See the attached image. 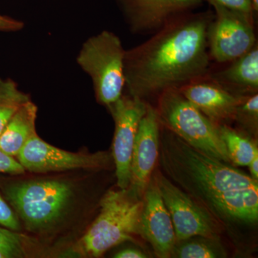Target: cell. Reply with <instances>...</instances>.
Here are the masks:
<instances>
[{
	"label": "cell",
	"instance_id": "603a6c76",
	"mask_svg": "<svg viewBox=\"0 0 258 258\" xmlns=\"http://www.w3.org/2000/svg\"><path fill=\"white\" fill-rule=\"evenodd\" d=\"M0 226L10 230L18 232L21 225L14 210L0 195Z\"/></svg>",
	"mask_w": 258,
	"mask_h": 258
},
{
	"label": "cell",
	"instance_id": "ac0fdd59",
	"mask_svg": "<svg viewBox=\"0 0 258 258\" xmlns=\"http://www.w3.org/2000/svg\"><path fill=\"white\" fill-rule=\"evenodd\" d=\"M218 127L232 164L248 166L258 154L257 144L252 137L242 131L232 128L228 124H220Z\"/></svg>",
	"mask_w": 258,
	"mask_h": 258
},
{
	"label": "cell",
	"instance_id": "5b68a950",
	"mask_svg": "<svg viewBox=\"0 0 258 258\" xmlns=\"http://www.w3.org/2000/svg\"><path fill=\"white\" fill-rule=\"evenodd\" d=\"M154 108L161 127L210 157L232 164L218 124L188 101L179 88H171L159 95Z\"/></svg>",
	"mask_w": 258,
	"mask_h": 258
},
{
	"label": "cell",
	"instance_id": "9a60e30c",
	"mask_svg": "<svg viewBox=\"0 0 258 258\" xmlns=\"http://www.w3.org/2000/svg\"><path fill=\"white\" fill-rule=\"evenodd\" d=\"M223 69L209 73L208 76L237 96L254 94L258 91L257 43Z\"/></svg>",
	"mask_w": 258,
	"mask_h": 258
},
{
	"label": "cell",
	"instance_id": "44dd1931",
	"mask_svg": "<svg viewBox=\"0 0 258 258\" xmlns=\"http://www.w3.org/2000/svg\"><path fill=\"white\" fill-rule=\"evenodd\" d=\"M233 121L241 131L250 137H257L258 132V94L242 96L236 108Z\"/></svg>",
	"mask_w": 258,
	"mask_h": 258
},
{
	"label": "cell",
	"instance_id": "4316f807",
	"mask_svg": "<svg viewBox=\"0 0 258 258\" xmlns=\"http://www.w3.org/2000/svg\"><path fill=\"white\" fill-rule=\"evenodd\" d=\"M115 258H146L147 256L142 251L137 249H125L117 252L113 256Z\"/></svg>",
	"mask_w": 258,
	"mask_h": 258
},
{
	"label": "cell",
	"instance_id": "484cf974",
	"mask_svg": "<svg viewBox=\"0 0 258 258\" xmlns=\"http://www.w3.org/2000/svg\"><path fill=\"white\" fill-rule=\"evenodd\" d=\"M24 28V23L20 20L0 15V31H19Z\"/></svg>",
	"mask_w": 258,
	"mask_h": 258
},
{
	"label": "cell",
	"instance_id": "8992f818",
	"mask_svg": "<svg viewBox=\"0 0 258 258\" xmlns=\"http://www.w3.org/2000/svg\"><path fill=\"white\" fill-rule=\"evenodd\" d=\"M125 54L118 35L103 30L83 43L76 58L92 80L97 101L107 107L123 95Z\"/></svg>",
	"mask_w": 258,
	"mask_h": 258
},
{
	"label": "cell",
	"instance_id": "d6986e66",
	"mask_svg": "<svg viewBox=\"0 0 258 258\" xmlns=\"http://www.w3.org/2000/svg\"><path fill=\"white\" fill-rule=\"evenodd\" d=\"M227 256L220 237L196 235L176 241L171 257L222 258Z\"/></svg>",
	"mask_w": 258,
	"mask_h": 258
},
{
	"label": "cell",
	"instance_id": "e0dca14e",
	"mask_svg": "<svg viewBox=\"0 0 258 258\" xmlns=\"http://www.w3.org/2000/svg\"><path fill=\"white\" fill-rule=\"evenodd\" d=\"M37 107L31 101L20 107L0 134V150L16 158L27 142L37 134Z\"/></svg>",
	"mask_w": 258,
	"mask_h": 258
},
{
	"label": "cell",
	"instance_id": "7c38bea8",
	"mask_svg": "<svg viewBox=\"0 0 258 258\" xmlns=\"http://www.w3.org/2000/svg\"><path fill=\"white\" fill-rule=\"evenodd\" d=\"M161 125L155 108L148 103L147 112L141 120L131 162L128 189L143 199L159 156Z\"/></svg>",
	"mask_w": 258,
	"mask_h": 258
},
{
	"label": "cell",
	"instance_id": "8fae6325",
	"mask_svg": "<svg viewBox=\"0 0 258 258\" xmlns=\"http://www.w3.org/2000/svg\"><path fill=\"white\" fill-rule=\"evenodd\" d=\"M129 30L152 35L173 20L195 12L203 0H117Z\"/></svg>",
	"mask_w": 258,
	"mask_h": 258
},
{
	"label": "cell",
	"instance_id": "30bf717a",
	"mask_svg": "<svg viewBox=\"0 0 258 258\" xmlns=\"http://www.w3.org/2000/svg\"><path fill=\"white\" fill-rule=\"evenodd\" d=\"M147 102L130 95H122L108 106L115 122L113 161L117 185L127 189L130 183L131 162L139 123L147 112Z\"/></svg>",
	"mask_w": 258,
	"mask_h": 258
},
{
	"label": "cell",
	"instance_id": "5bb4252c",
	"mask_svg": "<svg viewBox=\"0 0 258 258\" xmlns=\"http://www.w3.org/2000/svg\"><path fill=\"white\" fill-rule=\"evenodd\" d=\"M179 90L199 111L218 125L233 121L236 108L242 97L229 92L208 76L184 85Z\"/></svg>",
	"mask_w": 258,
	"mask_h": 258
},
{
	"label": "cell",
	"instance_id": "2e32d148",
	"mask_svg": "<svg viewBox=\"0 0 258 258\" xmlns=\"http://www.w3.org/2000/svg\"><path fill=\"white\" fill-rule=\"evenodd\" d=\"M204 205L220 220L254 223L258 218V185L217 194Z\"/></svg>",
	"mask_w": 258,
	"mask_h": 258
},
{
	"label": "cell",
	"instance_id": "52a82bcc",
	"mask_svg": "<svg viewBox=\"0 0 258 258\" xmlns=\"http://www.w3.org/2000/svg\"><path fill=\"white\" fill-rule=\"evenodd\" d=\"M152 176L170 215L176 241L196 235L220 237L223 226L206 206L178 187L161 171Z\"/></svg>",
	"mask_w": 258,
	"mask_h": 258
},
{
	"label": "cell",
	"instance_id": "ffe728a7",
	"mask_svg": "<svg viewBox=\"0 0 258 258\" xmlns=\"http://www.w3.org/2000/svg\"><path fill=\"white\" fill-rule=\"evenodd\" d=\"M30 101V96L20 91L15 81L0 78V134L19 108Z\"/></svg>",
	"mask_w": 258,
	"mask_h": 258
},
{
	"label": "cell",
	"instance_id": "3957f363",
	"mask_svg": "<svg viewBox=\"0 0 258 258\" xmlns=\"http://www.w3.org/2000/svg\"><path fill=\"white\" fill-rule=\"evenodd\" d=\"M5 195L27 230H52L67 215L75 200L74 185L66 180H26L7 186Z\"/></svg>",
	"mask_w": 258,
	"mask_h": 258
},
{
	"label": "cell",
	"instance_id": "9c48e42d",
	"mask_svg": "<svg viewBox=\"0 0 258 258\" xmlns=\"http://www.w3.org/2000/svg\"><path fill=\"white\" fill-rule=\"evenodd\" d=\"M25 170L49 173L75 169H103L110 165L109 154L104 152L74 153L47 144L35 134L16 157Z\"/></svg>",
	"mask_w": 258,
	"mask_h": 258
},
{
	"label": "cell",
	"instance_id": "83f0119b",
	"mask_svg": "<svg viewBox=\"0 0 258 258\" xmlns=\"http://www.w3.org/2000/svg\"><path fill=\"white\" fill-rule=\"evenodd\" d=\"M250 176L255 181H258V154L254 156L248 164Z\"/></svg>",
	"mask_w": 258,
	"mask_h": 258
},
{
	"label": "cell",
	"instance_id": "f546056e",
	"mask_svg": "<svg viewBox=\"0 0 258 258\" xmlns=\"http://www.w3.org/2000/svg\"><path fill=\"white\" fill-rule=\"evenodd\" d=\"M0 258H9V257H8V254L0 250Z\"/></svg>",
	"mask_w": 258,
	"mask_h": 258
},
{
	"label": "cell",
	"instance_id": "277c9868",
	"mask_svg": "<svg viewBox=\"0 0 258 258\" xmlns=\"http://www.w3.org/2000/svg\"><path fill=\"white\" fill-rule=\"evenodd\" d=\"M99 215L83 235L80 249L90 257H98L108 249L139 234L143 199L128 188L109 190L101 199Z\"/></svg>",
	"mask_w": 258,
	"mask_h": 258
},
{
	"label": "cell",
	"instance_id": "7402d4cb",
	"mask_svg": "<svg viewBox=\"0 0 258 258\" xmlns=\"http://www.w3.org/2000/svg\"><path fill=\"white\" fill-rule=\"evenodd\" d=\"M24 238L18 232L0 227V250L9 258L23 257L25 252Z\"/></svg>",
	"mask_w": 258,
	"mask_h": 258
},
{
	"label": "cell",
	"instance_id": "ba28073f",
	"mask_svg": "<svg viewBox=\"0 0 258 258\" xmlns=\"http://www.w3.org/2000/svg\"><path fill=\"white\" fill-rule=\"evenodd\" d=\"M212 8L215 13L207 30L209 53L219 63H229L257 43L254 18L218 5Z\"/></svg>",
	"mask_w": 258,
	"mask_h": 258
},
{
	"label": "cell",
	"instance_id": "f1b7e54d",
	"mask_svg": "<svg viewBox=\"0 0 258 258\" xmlns=\"http://www.w3.org/2000/svg\"><path fill=\"white\" fill-rule=\"evenodd\" d=\"M251 3H252V6H253L254 12L257 14L258 12V0H251Z\"/></svg>",
	"mask_w": 258,
	"mask_h": 258
},
{
	"label": "cell",
	"instance_id": "6da1fadb",
	"mask_svg": "<svg viewBox=\"0 0 258 258\" xmlns=\"http://www.w3.org/2000/svg\"><path fill=\"white\" fill-rule=\"evenodd\" d=\"M212 11L187 13L125 50V86L147 102L164 91L203 79L210 72L207 30ZM148 103V102H147Z\"/></svg>",
	"mask_w": 258,
	"mask_h": 258
},
{
	"label": "cell",
	"instance_id": "d4e9b609",
	"mask_svg": "<svg viewBox=\"0 0 258 258\" xmlns=\"http://www.w3.org/2000/svg\"><path fill=\"white\" fill-rule=\"evenodd\" d=\"M25 172L18 159L0 150V173L18 175Z\"/></svg>",
	"mask_w": 258,
	"mask_h": 258
},
{
	"label": "cell",
	"instance_id": "4fadbf2b",
	"mask_svg": "<svg viewBox=\"0 0 258 258\" xmlns=\"http://www.w3.org/2000/svg\"><path fill=\"white\" fill-rule=\"evenodd\" d=\"M139 235L152 245L157 257H171L176 242L175 231L153 176L143 197Z\"/></svg>",
	"mask_w": 258,
	"mask_h": 258
},
{
	"label": "cell",
	"instance_id": "7a4b0ae2",
	"mask_svg": "<svg viewBox=\"0 0 258 258\" xmlns=\"http://www.w3.org/2000/svg\"><path fill=\"white\" fill-rule=\"evenodd\" d=\"M161 128L159 156L161 169L171 182L203 205L217 194L257 186L258 181L250 176Z\"/></svg>",
	"mask_w": 258,
	"mask_h": 258
},
{
	"label": "cell",
	"instance_id": "cb8c5ba5",
	"mask_svg": "<svg viewBox=\"0 0 258 258\" xmlns=\"http://www.w3.org/2000/svg\"><path fill=\"white\" fill-rule=\"evenodd\" d=\"M207 2L212 7L218 6L224 7L228 9L235 10L240 12L254 18L255 12L253 9L251 0H203Z\"/></svg>",
	"mask_w": 258,
	"mask_h": 258
}]
</instances>
